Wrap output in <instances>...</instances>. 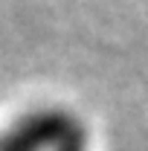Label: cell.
<instances>
[{
	"mask_svg": "<svg viewBox=\"0 0 148 151\" xmlns=\"http://www.w3.org/2000/svg\"><path fill=\"white\" fill-rule=\"evenodd\" d=\"M0 151H87V137L70 113L38 108L3 128Z\"/></svg>",
	"mask_w": 148,
	"mask_h": 151,
	"instance_id": "cell-1",
	"label": "cell"
}]
</instances>
